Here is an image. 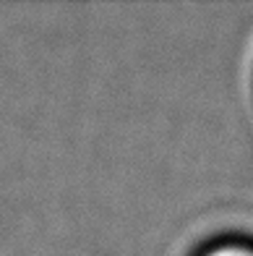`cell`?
<instances>
[{
    "instance_id": "cell-1",
    "label": "cell",
    "mask_w": 253,
    "mask_h": 256,
    "mask_svg": "<svg viewBox=\"0 0 253 256\" xmlns=\"http://www.w3.org/2000/svg\"><path fill=\"white\" fill-rule=\"evenodd\" d=\"M188 256H253V236L220 232V236L204 238Z\"/></svg>"
}]
</instances>
